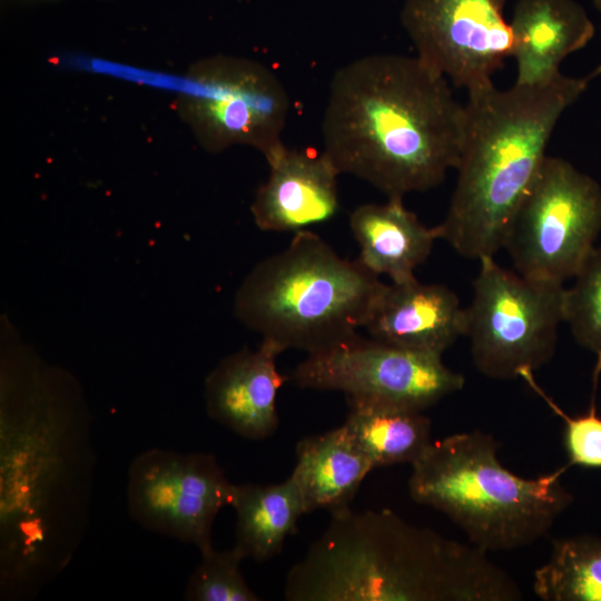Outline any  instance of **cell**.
<instances>
[{
  "instance_id": "cell-1",
  "label": "cell",
  "mask_w": 601,
  "mask_h": 601,
  "mask_svg": "<svg viewBox=\"0 0 601 601\" xmlns=\"http://www.w3.org/2000/svg\"><path fill=\"white\" fill-rule=\"evenodd\" d=\"M79 381L7 329L0 351V598L58 579L88 526L97 456Z\"/></svg>"
},
{
  "instance_id": "cell-2",
  "label": "cell",
  "mask_w": 601,
  "mask_h": 601,
  "mask_svg": "<svg viewBox=\"0 0 601 601\" xmlns=\"http://www.w3.org/2000/svg\"><path fill=\"white\" fill-rule=\"evenodd\" d=\"M464 127V104L444 76L416 56L372 55L334 73L323 151L339 174L403 199L456 168Z\"/></svg>"
},
{
  "instance_id": "cell-3",
  "label": "cell",
  "mask_w": 601,
  "mask_h": 601,
  "mask_svg": "<svg viewBox=\"0 0 601 601\" xmlns=\"http://www.w3.org/2000/svg\"><path fill=\"white\" fill-rule=\"evenodd\" d=\"M288 571V601H514L518 583L471 543L408 523L391 510L331 513Z\"/></svg>"
},
{
  "instance_id": "cell-4",
  "label": "cell",
  "mask_w": 601,
  "mask_h": 601,
  "mask_svg": "<svg viewBox=\"0 0 601 601\" xmlns=\"http://www.w3.org/2000/svg\"><path fill=\"white\" fill-rule=\"evenodd\" d=\"M591 80L560 73L543 85L467 92L457 179L439 238L476 260L503 248L560 117Z\"/></svg>"
},
{
  "instance_id": "cell-5",
  "label": "cell",
  "mask_w": 601,
  "mask_h": 601,
  "mask_svg": "<svg viewBox=\"0 0 601 601\" xmlns=\"http://www.w3.org/2000/svg\"><path fill=\"white\" fill-rule=\"evenodd\" d=\"M385 284L309 230L258 263L235 296L236 317L280 352L316 354L358 333Z\"/></svg>"
},
{
  "instance_id": "cell-6",
  "label": "cell",
  "mask_w": 601,
  "mask_h": 601,
  "mask_svg": "<svg viewBox=\"0 0 601 601\" xmlns=\"http://www.w3.org/2000/svg\"><path fill=\"white\" fill-rule=\"evenodd\" d=\"M497 443L475 430L432 441L412 464L411 497L450 518L487 552L530 545L545 535L573 496L561 476L569 464L534 479L505 469Z\"/></svg>"
},
{
  "instance_id": "cell-7",
  "label": "cell",
  "mask_w": 601,
  "mask_h": 601,
  "mask_svg": "<svg viewBox=\"0 0 601 601\" xmlns=\"http://www.w3.org/2000/svg\"><path fill=\"white\" fill-rule=\"evenodd\" d=\"M466 312L472 361L494 380L516 378L554 355L564 323V285L528 278L483 257Z\"/></svg>"
},
{
  "instance_id": "cell-8",
  "label": "cell",
  "mask_w": 601,
  "mask_h": 601,
  "mask_svg": "<svg viewBox=\"0 0 601 601\" xmlns=\"http://www.w3.org/2000/svg\"><path fill=\"white\" fill-rule=\"evenodd\" d=\"M601 231V187L571 162L545 156L510 226L503 248L515 270L564 285Z\"/></svg>"
},
{
  "instance_id": "cell-9",
  "label": "cell",
  "mask_w": 601,
  "mask_h": 601,
  "mask_svg": "<svg viewBox=\"0 0 601 601\" xmlns=\"http://www.w3.org/2000/svg\"><path fill=\"white\" fill-rule=\"evenodd\" d=\"M176 107L206 150L246 145L266 156L283 144L289 97L265 65L219 55L189 68Z\"/></svg>"
},
{
  "instance_id": "cell-10",
  "label": "cell",
  "mask_w": 601,
  "mask_h": 601,
  "mask_svg": "<svg viewBox=\"0 0 601 601\" xmlns=\"http://www.w3.org/2000/svg\"><path fill=\"white\" fill-rule=\"evenodd\" d=\"M290 378L302 388L336 391L347 400L420 412L461 391L465 383L442 356L359 334L308 355Z\"/></svg>"
},
{
  "instance_id": "cell-11",
  "label": "cell",
  "mask_w": 601,
  "mask_h": 601,
  "mask_svg": "<svg viewBox=\"0 0 601 601\" xmlns=\"http://www.w3.org/2000/svg\"><path fill=\"white\" fill-rule=\"evenodd\" d=\"M231 487L215 455L151 447L129 464L127 508L141 528L203 554L214 548V521L229 505Z\"/></svg>"
},
{
  "instance_id": "cell-12",
  "label": "cell",
  "mask_w": 601,
  "mask_h": 601,
  "mask_svg": "<svg viewBox=\"0 0 601 601\" xmlns=\"http://www.w3.org/2000/svg\"><path fill=\"white\" fill-rule=\"evenodd\" d=\"M506 0H406L401 21L425 65L454 86L473 91L512 57Z\"/></svg>"
},
{
  "instance_id": "cell-13",
  "label": "cell",
  "mask_w": 601,
  "mask_h": 601,
  "mask_svg": "<svg viewBox=\"0 0 601 601\" xmlns=\"http://www.w3.org/2000/svg\"><path fill=\"white\" fill-rule=\"evenodd\" d=\"M264 157L269 175L250 207L258 228L297 233L337 213L339 173L324 151L282 144Z\"/></svg>"
},
{
  "instance_id": "cell-14",
  "label": "cell",
  "mask_w": 601,
  "mask_h": 601,
  "mask_svg": "<svg viewBox=\"0 0 601 601\" xmlns=\"http://www.w3.org/2000/svg\"><path fill=\"white\" fill-rule=\"evenodd\" d=\"M282 352L263 341L224 357L204 385L206 412L217 423L249 440L270 436L278 426L277 393L285 382L276 358Z\"/></svg>"
},
{
  "instance_id": "cell-15",
  "label": "cell",
  "mask_w": 601,
  "mask_h": 601,
  "mask_svg": "<svg viewBox=\"0 0 601 601\" xmlns=\"http://www.w3.org/2000/svg\"><path fill=\"white\" fill-rule=\"evenodd\" d=\"M364 328L375 339L442 356L465 337L466 312L453 290L415 277L385 284Z\"/></svg>"
},
{
  "instance_id": "cell-16",
  "label": "cell",
  "mask_w": 601,
  "mask_h": 601,
  "mask_svg": "<svg viewBox=\"0 0 601 601\" xmlns=\"http://www.w3.org/2000/svg\"><path fill=\"white\" fill-rule=\"evenodd\" d=\"M510 24L514 83L525 86L552 81L561 62L594 35L592 20L575 0H518Z\"/></svg>"
},
{
  "instance_id": "cell-17",
  "label": "cell",
  "mask_w": 601,
  "mask_h": 601,
  "mask_svg": "<svg viewBox=\"0 0 601 601\" xmlns=\"http://www.w3.org/2000/svg\"><path fill=\"white\" fill-rule=\"evenodd\" d=\"M349 226L359 246L357 259L375 275L388 276L392 283L415 278V268L430 256L439 239L436 226L423 225L405 208L402 198L358 206L351 214Z\"/></svg>"
},
{
  "instance_id": "cell-18",
  "label": "cell",
  "mask_w": 601,
  "mask_h": 601,
  "mask_svg": "<svg viewBox=\"0 0 601 601\" xmlns=\"http://www.w3.org/2000/svg\"><path fill=\"white\" fill-rule=\"evenodd\" d=\"M295 454L290 476L299 489L306 513H333L349 506L365 476L374 470L344 424L302 439Z\"/></svg>"
},
{
  "instance_id": "cell-19",
  "label": "cell",
  "mask_w": 601,
  "mask_h": 601,
  "mask_svg": "<svg viewBox=\"0 0 601 601\" xmlns=\"http://www.w3.org/2000/svg\"><path fill=\"white\" fill-rule=\"evenodd\" d=\"M229 505L236 513L234 548L244 559L265 562L283 550L305 514L299 489L289 475L276 484H233Z\"/></svg>"
},
{
  "instance_id": "cell-20",
  "label": "cell",
  "mask_w": 601,
  "mask_h": 601,
  "mask_svg": "<svg viewBox=\"0 0 601 601\" xmlns=\"http://www.w3.org/2000/svg\"><path fill=\"white\" fill-rule=\"evenodd\" d=\"M344 426L374 469L413 464L428 449L431 421L420 411L347 400Z\"/></svg>"
},
{
  "instance_id": "cell-21",
  "label": "cell",
  "mask_w": 601,
  "mask_h": 601,
  "mask_svg": "<svg viewBox=\"0 0 601 601\" xmlns=\"http://www.w3.org/2000/svg\"><path fill=\"white\" fill-rule=\"evenodd\" d=\"M533 590L544 601H601V539L555 540L548 561L534 572Z\"/></svg>"
},
{
  "instance_id": "cell-22",
  "label": "cell",
  "mask_w": 601,
  "mask_h": 601,
  "mask_svg": "<svg viewBox=\"0 0 601 601\" xmlns=\"http://www.w3.org/2000/svg\"><path fill=\"white\" fill-rule=\"evenodd\" d=\"M564 323L574 339L601 361V246L594 247L564 290Z\"/></svg>"
},
{
  "instance_id": "cell-23",
  "label": "cell",
  "mask_w": 601,
  "mask_h": 601,
  "mask_svg": "<svg viewBox=\"0 0 601 601\" xmlns=\"http://www.w3.org/2000/svg\"><path fill=\"white\" fill-rule=\"evenodd\" d=\"M201 561L189 577L184 599L187 601H259L247 584L240 564L245 560L233 546L214 548L200 554Z\"/></svg>"
},
{
  "instance_id": "cell-24",
  "label": "cell",
  "mask_w": 601,
  "mask_h": 601,
  "mask_svg": "<svg viewBox=\"0 0 601 601\" xmlns=\"http://www.w3.org/2000/svg\"><path fill=\"white\" fill-rule=\"evenodd\" d=\"M519 377L563 420L569 466L601 467V416L598 414L594 397L585 414L570 416L539 386L532 371H522Z\"/></svg>"
},
{
  "instance_id": "cell-25",
  "label": "cell",
  "mask_w": 601,
  "mask_h": 601,
  "mask_svg": "<svg viewBox=\"0 0 601 601\" xmlns=\"http://www.w3.org/2000/svg\"><path fill=\"white\" fill-rule=\"evenodd\" d=\"M593 7L598 10L601 17V0H592ZM591 79H594L598 76H601V60L599 65L589 73Z\"/></svg>"
}]
</instances>
